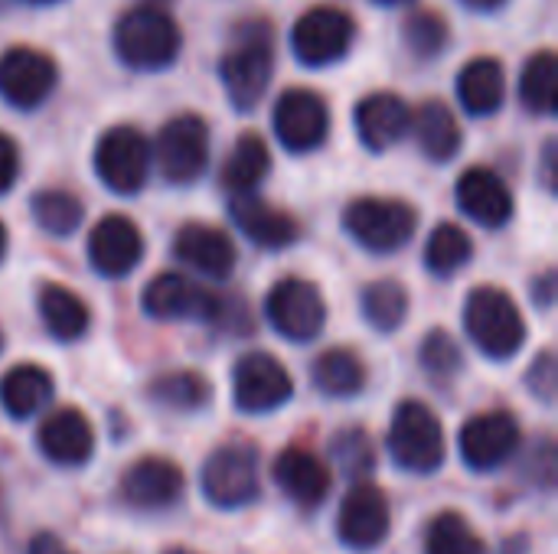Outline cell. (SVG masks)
Returning <instances> with one entry per match:
<instances>
[{
	"label": "cell",
	"instance_id": "cell-1",
	"mask_svg": "<svg viewBox=\"0 0 558 554\" xmlns=\"http://www.w3.org/2000/svg\"><path fill=\"white\" fill-rule=\"evenodd\" d=\"M271 42H275V29L265 20H245L232 29L229 49L219 62V75L229 91V101L239 111L255 108L271 82V62H275Z\"/></svg>",
	"mask_w": 558,
	"mask_h": 554
},
{
	"label": "cell",
	"instance_id": "cell-2",
	"mask_svg": "<svg viewBox=\"0 0 558 554\" xmlns=\"http://www.w3.org/2000/svg\"><path fill=\"white\" fill-rule=\"evenodd\" d=\"M114 49H118L124 65L137 69V72H157L177 59L180 29L163 10L141 7V10H131L118 20Z\"/></svg>",
	"mask_w": 558,
	"mask_h": 554
},
{
	"label": "cell",
	"instance_id": "cell-3",
	"mask_svg": "<svg viewBox=\"0 0 558 554\" xmlns=\"http://www.w3.org/2000/svg\"><path fill=\"white\" fill-rule=\"evenodd\" d=\"M464 327H468V336L474 340V346L490 359L517 356L526 340V323H523L513 297H507L497 287H477L468 297Z\"/></svg>",
	"mask_w": 558,
	"mask_h": 554
},
{
	"label": "cell",
	"instance_id": "cell-4",
	"mask_svg": "<svg viewBox=\"0 0 558 554\" xmlns=\"http://www.w3.org/2000/svg\"><path fill=\"white\" fill-rule=\"evenodd\" d=\"M389 454L409 473H435L445 464V431L438 418L418 402H402L389 428Z\"/></svg>",
	"mask_w": 558,
	"mask_h": 554
},
{
	"label": "cell",
	"instance_id": "cell-5",
	"mask_svg": "<svg viewBox=\"0 0 558 554\" xmlns=\"http://www.w3.org/2000/svg\"><path fill=\"white\" fill-rule=\"evenodd\" d=\"M347 232L369 251H396L415 235V209L396 199H356L343 216Z\"/></svg>",
	"mask_w": 558,
	"mask_h": 554
},
{
	"label": "cell",
	"instance_id": "cell-6",
	"mask_svg": "<svg viewBox=\"0 0 558 554\" xmlns=\"http://www.w3.org/2000/svg\"><path fill=\"white\" fill-rule=\"evenodd\" d=\"M265 313H268V323L284 340H294V343L317 340L324 330V320H327V307H324L320 291L307 281H298V278H288V281L271 287Z\"/></svg>",
	"mask_w": 558,
	"mask_h": 554
},
{
	"label": "cell",
	"instance_id": "cell-7",
	"mask_svg": "<svg viewBox=\"0 0 558 554\" xmlns=\"http://www.w3.org/2000/svg\"><path fill=\"white\" fill-rule=\"evenodd\" d=\"M209 160V131L203 118L196 114H180L167 121V127L157 137V163L163 176L177 186H186L199 180Z\"/></svg>",
	"mask_w": 558,
	"mask_h": 554
},
{
	"label": "cell",
	"instance_id": "cell-8",
	"mask_svg": "<svg viewBox=\"0 0 558 554\" xmlns=\"http://www.w3.org/2000/svg\"><path fill=\"white\" fill-rule=\"evenodd\" d=\"M95 170L108 189L131 196L147 183L150 147L134 127H111L95 147Z\"/></svg>",
	"mask_w": 558,
	"mask_h": 554
},
{
	"label": "cell",
	"instance_id": "cell-9",
	"mask_svg": "<svg viewBox=\"0 0 558 554\" xmlns=\"http://www.w3.org/2000/svg\"><path fill=\"white\" fill-rule=\"evenodd\" d=\"M203 493L219 509H239L258 496V457L252 447H219L203 467Z\"/></svg>",
	"mask_w": 558,
	"mask_h": 554
},
{
	"label": "cell",
	"instance_id": "cell-10",
	"mask_svg": "<svg viewBox=\"0 0 558 554\" xmlns=\"http://www.w3.org/2000/svg\"><path fill=\"white\" fill-rule=\"evenodd\" d=\"M232 392H235V405L242 411L268 415L291 398L294 385L278 359H271L268 353H248L235 362Z\"/></svg>",
	"mask_w": 558,
	"mask_h": 554
},
{
	"label": "cell",
	"instance_id": "cell-11",
	"mask_svg": "<svg viewBox=\"0 0 558 554\" xmlns=\"http://www.w3.org/2000/svg\"><path fill=\"white\" fill-rule=\"evenodd\" d=\"M353 20L337 10V7H317V10H307L298 26H294V56L304 62V65H330L337 59L347 56L350 42H353Z\"/></svg>",
	"mask_w": 558,
	"mask_h": 554
},
{
	"label": "cell",
	"instance_id": "cell-12",
	"mask_svg": "<svg viewBox=\"0 0 558 554\" xmlns=\"http://www.w3.org/2000/svg\"><path fill=\"white\" fill-rule=\"evenodd\" d=\"M144 313L154 320H222V300L183 274H160L144 291Z\"/></svg>",
	"mask_w": 558,
	"mask_h": 554
},
{
	"label": "cell",
	"instance_id": "cell-13",
	"mask_svg": "<svg viewBox=\"0 0 558 554\" xmlns=\"http://www.w3.org/2000/svg\"><path fill=\"white\" fill-rule=\"evenodd\" d=\"M56 88V65L49 56L16 46L0 56V95L13 108H36Z\"/></svg>",
	"mask_w": 558,
	"mask_h": 554
},
{
	"label": "cell",
	"instance_id": "cell-14",
	"mask_svg": "<svg viewBox=\"0 0 558 554\" xmlns=\"http://www.w3.org/2000/svg\"><path fill=\"white\" fill-rule=\"evenodd\" d=\"M327 131H330V111L314 91L304 88L284 91L281 101L275 104V134L288 150L307 153L327 140Z\"/></svg>",
	"mask_w": 558,
	"mask_h": 554
},
{
	"label": "cell",
	"instance_id": "cell-15",
	"mask_svg": "<svg viewBox=\"0 0 558 554\" xmlns=\"http://www.w3.org/2000/svg\"><path fill=\"white\" fill-rule=\"evenodd\" d=\"M337 532L340 542L353 552H373L376 545L386 542L389 535V503L386 496L363 483L353 487L340 506V519H337Z\"/></svg>",
	"mask_w": 558,
	"mask_h": 554
},
{
	"label": "cell",
	"instance_id": "cell-16",
	"mask_svg": "<svg viewBox=\"0 0 558 554\" xmlns=\"http://www.w3.org/2000/svg\"><path fill=\"white\" fill-rule=\"evenodd\" d=\"M520 447V428L513 415L490 411L471 418L461 431V457L471 470H497Z\"/></svg>",
	"mask_w": 558,
	"mask_h": 554
},
{
	"label": "cell",
	"instance_id": "cell-17",
	"mask_svg": "<svg viewBox=\"0 0 558 554\" xmlns=\"http://www.w3.org/2000/svg\"><path fill=\"white\" fill-rule=\"evenodd\" d=\"M144 255V238L137 225L124 216L101 219L88 235V258L98 274L105 278H124L134 271V264Z\"/></svg>",
	"mask_w": 558,
	"mask_h": 554
},
{
	"label": "cell",
	"instance_id": "cell-18",
	"mask_svg": "<svg viewBox=\"0 0 558 554\" xmlns=\"http://www.w3.org/2000/svg\"><path fill=\"white\" fill-rule=\"evenodd\" d=\"M458 206L468 219L487 229H500L513 216V196L507 183L494 170H484V167H474L458 180Z\"/></svg>",
	"mask_w": 558,
	"mask_h": 554
},
{
	"label": "cell",
	"instance_id": "cell-19",
	"mask_svg": "<svg viewBox=\"0 0 558 554\" xmlns=\"http://www.w3.org/2000/svg\"><path fill=\"white\" fill-rule=\"evenodd\" d=\"M36 441H39V451L59 467H82V464H88V457L95 451L92 424L75 408H62V411L49 415L39 424Z\"/></svg>",
	"mask_w": 558,
	"mask_h": 554
},
{
	"label": "cell",
	"instance_id": "cell-20",
	"mask_svg": "<svg viewBox=\"0 0 558 554\" xmlns=\"http://www.w3.org/2000/svg\"><path fill=\"white\" fill-rule=\"evenodd\" d=\"M229 216L232 222L258 245V248H288L294 238H298V222L291 216H284L281 209L262 202L258 196L252 193H242V196H232L229 202Z\"/></svg>",
	"mask_w": 558,
	"mask_h": 554
},
{
	"label": "cell",
	"instance_id": "cell-21",
	"mask_svg": "<svg viewBox=\"0 0 558 554\" xmlns=\"http://www.w3.org/2000/svg\"><path fill=\"white\" fill-rule=\"evenodd\" d=\"M121 493L137 509H167L183 493V473L170 460H141L124 473Z\"/></svg>",
	"mask_w": 558,
	"mask_h": 554
},
{
	"label": "cell",
	"instance_id": "cell-22",
	"mask_svg": "<svg viewBox=\"0 0 558 554\" xmlns=\"http://www.w3.org/2000/svg\"><path fill=\"white\" fill-rule=\"evenodd\" d=\"M409 127H412L409 104L389 91L369 95L356 108V131L369 150H389L392 144H399L405 137Z\"/></svg>",
	"mask_w": 558,
	"mask_h": 554
},
{
	"label": "cell",
	"instance_id": "cell-23",
	"mask_svg": "<svg viewBox=\"0 0 558 554\" xmlns=\"http://www.w3.org/2000/svg\"><path fill=\"white\" fill-rule=\"evenodd\" d=\"M173 251L183 264L206 278H229L235 268V245L209 225H183L173 242Z\"/></svg>",
	"mask_w": 558,
	"mask_h": 554
},
{
	"label": "cell",
	"instance_id": "cell-24",
	"mask_svg": "<svg viewBox=\"0 0 558 554\" xmlns=\"http://www.w3.org/2000/svg\"><path fill=\"white\" fill-rule=\"evenodd\" d=\"M275 483L304 509H314L324 503V496L330 493V473L327 467L301 451V447H288L284 454H278L275 460Z\"/></svg>",
	"mask_w": 558,
	"mask_h": 554
},
{
	"label": "cell",
	"instance_id": "cell-25",
	"mask_svg": "<svg viewBox=\"0 0 558 554\" xmlns=\"http://www.w3.org/2000/svg\"><path fill=\"white\" fill-rule=\"evenodd\" d=\"M52 398V379L39 366H16L0 379V405L10 418L26 421Z\"/></svg>",
	"mask_w": 558,
	"mask_h": 554
},
{
	"label": "cell",
	"instance_id": "cell-26",
	"mask_svg": "<svg viewBox=\"0 0 558 554\" xmlns=\"http://www.w3.org/2000/svg\"><path fill=\"white\" fill-rule=\"evenodd\" d=\"M412 124H415V137H418L422 150L435 163H448L461 150V127L448 104H441V101L422 104L418 114L412 118Z\"/></svg>",
	"mask_w": 558,
	"mask_h": 554
},
{
	"label": "cell",
	"instance_id": "cell-27",
	"mask_svg": "<svg viewBox=\"0 0 558 554\" xmlns=\"http://www.w3.org/2000/svg\"><path fill=\"white\" fill-rule=\"evenodd\" d=\"M458 98L471 114H494L504 104V69L497 59H474L458 78Z\"/></svg>",
	"mask_w": 558,
	"mask_h": 554
},
{
	"label": "cell",
	"instance_id": "cell-28",
	"mask_svg": "<svg viewBox=\"0 0 558 554\" xmlns=\"http://www.w3.org/2000/svg\"><path fill=\"white\" fill-rule=\"evenodd\" d=\"M39 313L46 330L62 343H75L88 330V307L69 287L46 284L39 294Z\"/></svg>",
	"mask_w": 558,
	"mask_h": 554
},
{
	"label": "cell",
	"instance_id": "cell-29",
	"mask_svg": "<svg viewBox=\"0 0 558 554\" xmlns=\"http://www.w3.org/2000/svg\"><path fill=\"white\" fill-rule=\"evenodd\" d=\"M271 167V157H268V147L258 134H245L235 140L229 160H226V170H222V183L232 189V196H242V193H252L265 173Z\"/></svg>",
	"mask_w": 558,
	"mask_h": 554
},
{
	"label": "cell",
	"instance_id": "cell-30",
	"mask_svg": "<svg viewBox=\"0 0 558 554\" xmlns=\"http://www.w3.org/2000/svg\"><path fill=\"white\" fill-rule=\"evenodd\" d=\"M363 362L347 349H330L314 362V385L330 398H350L363 389Z\"/></svg>",
	"mask_w": 558,
	"mask_h": 554
},
{
	"label": "cell",
	"instance_id": "cell-31",
	"mask_svg": "<svg viewBox=\"0 0 558 554\" xmlns=\"http://www.w3.org/2000/svg\"><path fill=\"white\" fill-rule=\"evenodd\" d=\"M409 313V294L402 284L396 281H376L363 291V317L369 320V327L392 333L402 327Z\"/></svg>",
	"mask_w": 558,
	"mask_h": 554
},
{
	"label": "cell",
	"instance_id": "cell-32",
	"mask_svg": "<svg viewBox=\"0 0 558 554\" xmlns=\"http://www.w3.org/2000/svg\"><path fill=\"white\" fill-rule=\"evenodd\" d=\"M474 255V245L471 238L458 229V225H438L428 238V248H425V264L432 274L438 278H451L454 271H461Z\"/></svg>",
	"mask_w": 558,
	"mask_h": 554
},
{
	"label": "cell",
	"instance_id": "cell-33",
	"mask_svg": "<svg viewBox=\"0 0 558 554\" xmlns=\"http://www.w3.org/2000/svg\"><path fill=\"white\" fill-rule=\"evenodd\" d=\"M520 95L533 114H553L556 111V56L549 49L536 52L526 62L523 78H520Z\"/></svg>",
	"mask_w": 558,
	"mask_h": 554
},
{
	"label": "cell",
	"instance_id": "cell-34",
	"mask_svg": "<svg viewBox=\"0 0 558 554\" xmlns=\"http://www.w3.org/2000/svg\"><path fill=\"white\" fill-rule=\"evenodd\" d=\"M425 554H484V539L468 526L464 516L445 513L428 526Z\"/></svg>",
	"mask_w": 558,
	"mask_h": 554
},
{
	"label": "cell",
	"instance_id": "cell-35",
	"mask_svg": "<svg viewBox=\"0 0 558 554\" xmlns=\"http://www.w3.org/2000/svg\"><path fill=\"white\" fill-rule=\"evenodd\" d=\"M33 219L49 235H72L82 225V202L62 189H43L33 196Z\"/></svg>",
	"mask_w": 558,
	"mask_h": 554
},
{
	"label": "cell",
	"instance_id": "cell-36",
	"mask_svg": "<svg viewBox=\"0 0 558 554\" xmlns=\"http://www.w3.org/2000/svg\"><path fill=\"white\" fill-rule=\"evenodd\" d=\"M154 402L177 408V411H196L209 402V382L196 372H167L150 385Z\"/></svg>",
	"mask_w": 558,
	"mask_h": 554
},
{
	"label": "cell",
	"instance_id": "cell-37",
	"mask_svg": "<svg viewBox=\"0 0 558 554\" xmlns=\"http://www.w3.org/2000/svg\"><path fill=\"white\" fill-rule=\"evenodd\" d=\"M402 33L409 49L422 59L438 56L448 46V23L438 13H412Z\"/></svg>",
	"mask_w": 558,
	"mask_h": 554
},
{
	"label": "cell",
	"instance_id": "cell-38",
	"mask_svg": "<svg viewBox=\"0 0 558 554\" xmlns=\"http://www.w3.org/2000/svg\"><path fill=\"white\" fill-rule=\"evenodd\" d=\"M330 451H333V460L347 470V477H366L376 467L373 441L363 431H343V434H337L333 444H330Z\"/></svg>",
	"mask_w": 558,
	"mask_h": 554
},
{
	"label": "cell",
	"instance_id": "cell-39",
	"mask_svg": "<svg viewBox=\"0 0 558 554\" xmlns=\"http://www.w3.org/2000/svg\"><path fill=\"white\" fill-rule=\"evenodd\" d=\"M422 366H425V372H432L438 379L454 376L461 369V349H458V343L445 330L428 333L425 343H422Z\"/></svg>",
	"mask_w": 558,
	"mask_h": 554
},
{
	"label": "cell",
	"instance_id": "cell-40",
	"mask_svg": "<svg viewBox=\"0 0 558 554\" xmlns=\"http://www.w3.org/2000/svg\"><path fill=\"white\" fill-rule=\"evenodd\" d=\"M530 389L543 398V402H553L556 398V356L553 353H543L530 372Z\"/></svg>",
	"mask_w": 558,
	"mask_h": 554
},
{
	"label": "cell",
	"instance_id": "cell-41",
	"mask_svg": "<svg viewBox=\"0 0 558 554\" xmlns=\"http://www.w3.org/2000/svg\"><path fill=\"white\" fill-rule=\"evenodd\" d=\"M16 173H20V153H16V144L0 134V193H7L13 183H16Z\"/></svg>",
	"mask_w": 558,
	"mask_h": 554
},
{
	"label": "cell",
	"instance_id": "cell-42",
	"mask_svg": "<svg viewBox=\"0 0 558 554\" xmlns=\"http://www.w3.org/2000/svg\"><path fill=\"white\" fill-rule=\"evenodd\" d=\"M29 554H72V552H69L56 535H49V532H46V535H36V539H33Z\"/></svg>",
	"mask_w": 558,
	"mask_h": 554
},
{
	"label": "cell",
	"instance_id": "cell-43",
	"mask_svg": "<svg viewBox=\"0 0 558 554\" xmlns=\"http://www.w3.org/2000/svg\"><path fill=\"white\" fill-rule=\"evenodd\" d=\"M543 173H546V186L556 189V144H546V157H543Z\"/></svg>",
	"mask_w": 558,
	"mask_h": 554
},
{
	"label": "cell",
	"instance_id": "cell-44",
	"mask_svg": "<svg viewBox=\"0 0 558 554\" xmlns=\"http://www.w3.org/2000/svg\"><path fill=\"white\" fill-rule=\"evenodd\" d=\"M553 281H556V274L553 271H546L543 274V281H539V300H543V307H549V300H553Z\"/></svg>",
	"mask_w": 558,
	"mask_h": 554
},
{
	"label": "cell",
	"instance_id": "cell-45",
	"mask_svg": "<svg viewBox=\"0 0 558 554\" xmlns=\"http://www.w3.org/2000/svg\"><path fill=\"white\" fill-rule=\"evenodd\" d=\"M464 3H471V7H477V10H497V7L507 3V0H464Z\"/></svg>",
	"mask_w": 558,
	"mask_h": 554
},
{
	"label": "cell",
	"instance_id": "cell-46",
	"mask_svg": "<svg viewBox=\"0 0 558 554\" xmlns=\"http://www.w3.org/2000/svg\"><path fill=\"white\" fill-rule=\"evenodd\" d=\"M3 251H7V232H3V225H0V258H3Z\"/></svg>",
	"mask_w": 558,
	"mask_h": 554
},
{
	"label": "cell",
	"instance_id": "cell-47",
	"mask_svg": "<svg viewBox=\"0 0 558 554\" xmlns=\"http://www.w3.org/2000/svg\"><path fill=\"white\" fill-rule=\"evenodd\" d=\"M376 3H383V7H399V3H409V0H376Z\"/></svg>",
	"mask_w": 558,
	"mask_h": 554
},
{
	"label": "cell",
	"instance_id": "cell-48",
	"mask_svg": "<svg viewBox=\"0 0 558 554\" xmlns=\"http://www.w3.org/2000/svg\"><path fill=\"white\" fill-rule=\"evenodd\" d=\"M167 554H193V552H183V549H173V552H167Z\"/></svg>",
	"mask_w": 558,
	"mask_h": 554
},
{
	"label": "cell",
	"instance_id": "cell-49",
	"mask_svg": "<svg viewBox=\"0 0 558 554\" xmlns=\"http://www.w3.org/2000/svg\"><path fill=\"white\" fill-rule=\"evenodd\" d=\"M29 3H56V0H29Z\"/></svg>",
	"mask_w": 558,
	"mask_h": 554
},
{
	"label": "cell",
	"instance_id": "cell-50",
	"mask_svg": "<svg viewBox=\"0 0 558 554\" xmlns=\"http://www.w3.org/2000/svg\"><path fill=\"white\" fill-rule=\"evenodd\" d=\"M154 3H160V0H154Z\"/></svg>",
	"mask_w": 558,
	"mask_h": 554
},
{
	"label": "cell",
	"instance_id": "cell-51",
	"mask_svg": "<svg viewBox=\"0 0 558 554\" xmlns=\"http://www.w3.org/2000/svg\"><path fill=\"white\" fill-rule=\"evenodd\" d=\"M0 346H3V340H0Z\"/></svg>",
	"mask_w": 558,
	"mask_h": 554
}]
</instances>
